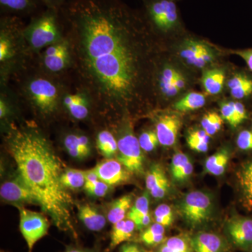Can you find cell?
<instances>
[{"mask_svg": "<svg viewBox=\"0 0 252 252\" xmlns=\"http://www.w3.org/2000/svg\"><path fill=\"white\" fill-rule=\"evenodd\" d=\"M81 91L109 110L154 96L160 46L154 31L118 0H72L63 10Z\"/></svg>", "mask_w": 252, "mask_h": 252, "instance_id": "cell-1", "label": "cell"}, {"mask_svg": "<svg viewBox=\"0 0 252 252\" xmlns=\"http://www.w3.org/2000/svg\"><path fill=\"white\" fill-rule=\"evenodd\" d=\"M6 144L16 162L18 177L34 193L54 224L59 229L74 233L72 196L61 182L64 170L49 141L34 127H12Z\"/></svg>", "mask_w": 252, "mask_h": 252, "instance_id": "cell-2", "label": "cell"}, {"mask_svg": "<svg viewBox=\"0 0 252 252\" xmlns=\"http://www.w3.org/2000/svg\"><path fill=\"white\" fill-rule=\"evenodd\" d=\"M54 75L44 72L32 76L23 85V94L30 103L41 115H51L56 112L65 92Z\"/></svg>", "mask_w": 252, "mask_h": 252, "instance_id": "cell-3", "label": "cell"}, {"mask_svg": "<svg viewBox=\"0 0 252 252\" xmlns=\"http://www.w3.org/2000/svg\"><path fill=\"white\" fill-rule=\"evenodd\" d=\"M23 29L14 20H4L0 31V67L1 82L18 69L30 53L24 40Z\"/></svg>", "mask_w": 252, "mask_h": 252, "instance_id": "cell-4", "label": "cell"}, {"mask_svg": "<svg viewBox=\"0 0 252 252\" xmlns=\"http://www.w3.org/2000/svg\"><path fill=\"white\" fill-rule=\"evenodd\" d=\"M23 37L31 53H38L64 37L55 9L34 18L23 31Z\"/></svg>", "mask_w": 252, "mask_h": 252, "instance_id": "cell-5", "label": "cell"}, {"mask_svg": "<svg viewBox=\"0 0 252 252\" xmlns=\"http://www.w3.org/2000/svg\"><path fill=\"white\" fill-rule=\"evenodd\" d=\"M179 209L187 224L192 228H197L210 220L213 210V201L208 193L195 190L184 197Z\"/></svg>", "mask_w": 252, "mask_h": 252, "instance_id": "cell-6", "label": "cell"}, {"mask_svg": "<svg viewBox=\"0 0 252 252\" xmlns=\"http://www.w3.org/2000/svg\"><path fill=\"white\" fill-rule=\"evenodd\" d=\"M147 11L154 31L168 34L180 29V15L173 0H150L147 4Z\"/></svg>", "mask_w": 252, "mask_h": 252, "instance_id": "cell-7", "label": "cell"}, {"mask_svg": "<svg viewBox=\"0 0 252 252\" xmlns=\"http://www.w3.org/2000/svg\"><path fill=\"white\" fill-rule=\"evenodd\" d=\"M117 140V160L127 172L140 175L143 172V150L130 126L124 127Z\"/></svg>", "mask_w": 252, "mask_h": 252, "instance_id": "cell-8", "label": "cell"}, {"mask_svg": "<svg viewBox=\"0 0 252 252\" xmlns=\"http://www.w3.org/2000/svg\"><path fill=\"white\" fill-rule=\"evenodd\" d=\"M17 207L19 210L20 230L27 243L29 252H32L35 244L48 234L49 220L40 213L23 206Z\"/></svg>", "mask_w": 252, "mask_h": 252, "instance_id": "cell-9", "label": "cell"}, {"mask_svg": "<svg viewBox=\"0 0 252 252\" xmlns=\"http://www.w3.org/2000/svg\"><path fill=\"white\" fill-rule=\"evenodd\" d=\"M41 66L44 72L51 75L61 74L72 66V51L67 38L48 46L41 57Z\"/></svg>", "mask_w": 252, "mask_h": 252, "instance_id": "cell-10", "label": "cell"}, {"mask_svg": "<svg viewBox=\"0 0 252 252\" xmlns=\"http://www.w3.org/2000/svg\"><path fill=\"white\" fill-rule=\"evenodd\" d=\"M179 67L171 63L162 62L160 60L154 77V95L165 100H170L179 95L175 88V77Z\"/></svg>", "mask_w": 252, "mask_h": 252, "instance_id": "cell-11", "label": "cell"}, {"mask_svg": "<svg viewBox=\"0 0 252 252\" xmlns=\"http://www.w3.org/2000/svg\"><path fill=\"white\" fill-rule=\"evenodd\" d=\"M182 125V119L176 113H163L157 117L155 131L159 143L165 147L175 145Z\"/></svg>", "mask_w": 252, "mask_h": 252, "instance_id": "cell-12", "label": "cell"}, {"mask_svg": "<svg viewBox=\"0 0 252 252\" xmlns=\"http://www.w3.org/2000/svg\"><path fill=\"white\" fill-rule=\"evenodd\" d=\"M226 233L235 247L250 251L252 247V218L235 217L230 219L226 224Z\"/></svg>", "mask_w": 252, "mask_h": 252, "instance_id": "cell-13", "label": "cell"}, {"mask_svg": "<svg viewBox=\"0 0 252 252\" xmlns=\"http://www.w3.org/2000/svg\"><path fill=\"white\" fill-rule=\"evenodd\" d=\"M0 195L5 201L14 203L16 207L22 203L39 205L35 195L18 176L14 180L6 181L1 185Z\"/></svg>", "mask_w": 252, "mask_h": 252, "instance_id": "cell-14", "label": "cell"}, {"mask_svg": "<svg viewBox=\"0 0 252 252\" xmlns=\"http://www.w3.org/2000/svg\"><path fill=\"white\" fill-rule=\"evenodd\" d=\"M212 45L197 39H187L177 48V55L182 63L194 69H201L202 55Z\"/></svg>", "mask_w": 252, "mask_h": 252, "instance_id": "cell-15", "label": "cell"}, {"mask_svg": "<svg viewBox=\"0 0 252 252\" xmlns=\"http://www.w3.org/2000/svg\"><path fill=\"white\" fill-rule=\"evenodd\" d=\"M125 167L117 159L106 158L94 167L98 178L109 186L122 183L127 179Z\"/></svg>", "mask_w": 252, "mask_h": 252, "instance_id": "cell-16", "label": "cell"}, {"mask_svg": "<svg viewBox=\"0 0 252 252\" xmlns=\"http://www.w3.org/2000/svg\"><path fill=\"white\" fill-rule=\"evenodd\" d=\"M146 187L155 199H162L170 190V182L163 168L159 164H154L146 175Z\"/></svg>", "mask_w": 252, "mask_h": 252, "instance_id": "cell-17", "label": "cell"}, {"mask_svg": "<svg viewBox=\"0 0 252 252\" xmlns=\"http://www.w3.org/2000/svg\"><path fill=\"white\" fill-rule=\"evenodd\" d=\"M91 100L83 91L74 94H64L63 106L69 112V115L78 121H82L89 117L90 113Z\"/></svg>", "mask_w": 252, "mask_h": 252, "instance_id": "cell-18", "label": "cell"}, {"mask_svg": "<svg viewBox=\"0 0 252 252\" xmlns=\"http://www.w3.org/2000/svg\"><path fill=\"white\" fill-rule=\"evenodd\" d=\"M194 252H226L224 239L216 233L200 232L190 238Z\"/></svg>", "mask_w": 252, "mask_h": 252, "instance_id": "cell-19", "label": "cell"}, {"mask_svg": "<svg viewBox=\"0 0 252 252\" xmlns=\"http://www.w3.org/2000/svg\"><path fill=\"white\" fill-rule=\"evenodd\" d=\"M63 144L69 156L79 160L89 157L91 152L90 140L86 135L77 132L67 134Z\"/></svg>", "mask_w": 252, "mask_h": 252, "instance_id": "cell-20", "label": "cell"}, {"mask_svg": "<svg viewBox=\"0 0 252 252\" xmlns=\"http://www.w3.org/2000/svg\"><path fill=\"white\" fill-rule=\"evenodd\" d=\"M127 218L135 223L136 229L144 230L150 225L152 217L149 215V198L147 193L136 200L127 213Z\"/></svg>", "mask_w": 252, "mask_h": 252, "instance_id": "cell-21", "label": "cell"}, {"mask_svg": "<svg viewBox=\"0 0 252 252\" xmlns=\"http://www.w3.org/2000/svg\"><path fill=\"white\" fill-rule=\"evenodd\" d=\"M237 178L244 206L252 211V160L240 167Z\"/></svg>", "mask_w": 252, "mask_h": 252, "instance_id": "cell-22", "label": "cell"}, {"mask_svg": "<svg viewBox=\"0 0 252 252\" xmlns=\"http://www.w3.org/2000/svg\"><path fill=\"white\" fill-rule=\"evenodd\" d=\"M78 215L86 228L91 231H100L107 223L105 217L89 203L83 204L79 207Z\"/></svg>", "mask_w": 252, "mask_h": 252, "instance_id": "cell-23", "label": "cell"}, {"mask_svg": "<svg viewBox=\"0 0 252 252\" xmlns=\"http://www.w3.org/2000/svg\"><path fill=\"white\" fill-rule=\"evenodd\" d=\"M170 170L176 182H183L190 178L193 172V165L187 154L177 152L172 157Z\"/></svg>", "mask_w": 252, "mask_h": 252, "instance_id": "cell-24", "label": "cell"}, {"mask_svg": "<svg viewBox=\"0 0 252 252\" xmlns=\"http://www.w3.org/2000/svg\"><path fill=\"white\" fill-rule=\"evenodd\" d=\"M225 79L224 69L221 68H212L204 71L202 84L207 94L217 95L223 91Z\"/></svg>", "mask_w": 252, "mask_h": 252, "instance_id": "cell-25", "label": "cell"}, {"mask_svg": "<svg viewBox=\"0 0 252 252\" xmlns=\"http://www.w3.org/2000/svg\"><path fill=\"white\" fill-rule=\"evenodd\" d=\"M230 95L234 99H243L252 95V78L239 72L228 81Z\"/></svg>", "mask_w": 252, "mask_h": 252, "instance_id": "cell-26", "label": "cell"}, {"mask_svg": "<svg viewBox=\"0 0 252 252\" xmlns=\"http://www.w3.org/2000/svg\"><path fill=\"white\" fill-rule=\"evenodd\" d=\"M135 230V223L128 218L113 224L111 232L110 248H115L118 245L130 240Z\"/></svg>", "mask_w": 252, "mask_h": 252, "instance_id": "cell-27", "label": "cell"}, {"mask_svg": "<svg viewBox=\"0 0 252 252\" xmlns=\"http://www.w3.org/2000/svg\"><path fill=\"white\" fill-rule=\"evenodd\" d=\"M230 159L228 149H222L207 158L205 163V170L210 175L220 176L225 171Z\"/></svg>", "mask_w": 252, "mask_h": 252, "instance_id": "cell-28", "label": "cell"}, {"mask_svg": "<svg viewBox=\"0 0 252 252\" xmlns=\"http://www.w3.org/2000/svg\"><path fill=\"white\" fill-rule=\"evenodd\" d=\"M132 196L126 195L113 202L107 212V220L109 221L114 224L125 220L132 207Z\"/></svg>", "mask_w": 252, "mask_h": 252, "instance_id": "cell-29", "label": "cell"}, {"mask_svg": "<svg viewBox=\"0 0 252 252\" xmlns=\"http://www.w3.org/2000/svg\"><path fill=\"white\" fill-rule=\"evenodd\" d=\"M96 146L106 158H112L118 152V140L110 131H100L96 137Z\"/></svg>", "mask_w": 252, "mask_h": 252, "instance_id": "cell-30", "label": "cell"}, {"mask_svg": "<svg viewBox=\"0 0 252 252\" xmlns=\"http://www.w3.org/2000/svg\"><path fill=\"white\" fill-rule=\"evenodd\" d=\"M206 97L203 94L198 92H190L175 102L174 108L181 112L195 111L203 107L206 104Z\"/></svg>", "mask_w": 252, "mask_h": 252, "instance_id": "cell-31", "label": "cell"}, {"mask_svg": "<svg viewBox=\"0 0 252 252\" xmlns=\"http://www.w3.org/2000/svg\"><path fill=\"white\" fill-rule=\"evenodd\" d=\"M157 252H194L190 239L185 235H175L166 238Z\"/></svg>", "mask_w": 252, "mask_h": 252, "instance_id": "cell-32", "label": "cell"}, {"mask_svg": "<svg viewBox=\"0 0 252 252\" xmlns=\"http://www.w3.org/2000/svg\"><path fill=\"white\" fill-rule=\"evenodd\" d=\"M165 227L155 222L142 231L140 240L147 246H158L165 241Z\"/></svg>", "mask_w": 252, "mask_h": 252, "instance_id": "cell-33", "label": "cell"}, {"mask_svg": "<svg viewBox=\"0 0 252 252\" xmlns=\"http://www.w3.org/2000/svg\"><path fill=\"white\" fill-rule=\"evenodd\" d=\"M61 182L67 189L82 188L86 183V171L77 169H66L61 176Z\"/></svg>", "mask_w": 252, "mask_h": 252, "instance_id": "cell-34", "label": "cell"}, {"mask_svg": "<svg viewBox=\"0 0 252 252\" xmlns=\"http://www.w3.org/2000/svg\"><path fill=\"white\" fill-rule=\"evenodd\" d=\"M210 136L203 130H195L189 132L187 142L190 149L199 152L205 153L208 151Z\"/></svg>", "mask_w": 252, "mask_h": 252, "instance_id": "cell-35", "label": "cell"}, {"mask_svg": "<svg viewBox=\"0 0 252 252\" xmlns=\"http://www.w3.org/2000/svg\"><path fill=\"white\" fill-rule=\"evenodd\" d=\"M223 118L216 112H209L204 115L201 121L203 130L210 136L215 135L221 128Z\"/></svg>", "mask_w": 252, "mask_h": 252, "instance_id": "cell-36", "label": "cell"}, {"mask_svg": "<svg viewBox=\"0 0 252 252\" xmlns=\"http://www.w3.org/2000/svg\"><path fill=\"white\" fill-rule=\"evenodd\" d=\"M155 222L164 227L170 226L173 223L174 214L171 207L167 204H161L157 207L154 212Z\"/></svg>", "mask_w": 252, "mask_h": 252, "instance_id": "cell-37", "label": "cell"}, {"mask_svg": "<svg viewBox=\"0 0 252 252\" xmlns=\"http://www.w3.org/2000/svg\"><path fill=\"white\" fill-rule=\"evenodd\" d=\"M138 140L141 148L146 152H152L160 144L157 132L154 130H147L142 132Z\"/></svg>", "mask_w": 252, "mask_h": 252, "instance_id": "cell-38", "label": "cell"}, {"mask_svg": "<svg viewBox=\"0 0 252 252\" xmlns=\"http://www.w3.org/2000/svg\"><path fill=\"white\" fill-rule=\"evenodd\" d=\"M4 9L14 12L28 11L34 6V0H0Z\"/></svg>", "mask_w": 252, "mask_h": 252, "instance_id": "cell-39", "label": "cell"}, {"mask_svg": "<svg viewBox=\"0 0 252 252\" xmlns=\"http://www.w3.org/2000/svg\"><path fill=\"white\" fill-rule=\"evenodd\" d=\"M109 186L100 180L86 182L84 189L88 193L95 197H104L108 192Z\"/></svg>", "mask_w": 252, "mask_h": 252, "instance_id": "cell-40", "label": "cell"}, {"mask_svg": "<svg viewBox=\"0 0 252 252\" xmlns=\"http://www.w3.org/2000/svg\"><path fill=\"white\" fill-rule=\"evenodd\" d=\"M221 117L233 127H238L235 118L234 102H222L220 106Z\"/></svg>", "mask_w": 252, "mask_h": 252, "instance_id": "cell-41", "label": "cell"}, {"mask_svg": "<svg viewBox=\"0 0 252 252\" xmlns=\"http://www.w3.org/2000/svg\"><path fill=\"white\" fill-rule=\"evenodd\" d=\"M236 144L240 150L252 152V131H241L237 137Z\"/></svg>", "mask_w": 252, "mask_h": 252, "instance_id": "cell-42", "label": "cell"}, {"mask_svg": "<svg viewBox=\"0 0 252 252\" xmlns=\"http://www.w3.org/2000/svg\"><path fill=\"white\" fill-rule=\"evenodd\" d=\"M234 107L237 126H238L248 119V112L242 102H234Z\"/></svg>", "mask_w": 252, "mask_h": 252, "instance_id": "cell-43", "label": "cell"}, {"mask_svg": "<svg viewBox=\"0 0 252 252\" xmlns=\"http://www.w3.org/2000/svg\"><path fill=\"white\" fill-rule=\"evenodd\" d=\"M230 53L243 59L252 72V49L235 50L230 51Z\"/></svg>", "mask_w": 252, "mask_h": 252, "instance_id": "cell-44", "label": "cell"}, {"mask_svg": "<svg viewBox=\"0 0 252 252\" xmlns=\"http://www.w3.org/2000/svg\"><path fill=\"white\" fill-rule=\"evenodd\" d=\"M119 252H144V251L136 244L126 243L122 245Z\"/></svg>", "mask_w": 252, "mask_h": 252, "instance_id": "cell-45", "label": "cell"}, {"mask_svg": "<svg viewBox=\"0 0 252 252\" xmlns=\"http://www.w3.org/2000/svg\"><path fill=\"white\" fill-rule=\"evenodd\" d=\"M49 6L50 9H56L63 4L64 0H43Z\"/></svg>", "mask_w": 252, "mask_h": 252, "instance_id": "cell-46", "label": "cell"}, {"mask_svg": "<svg viewBox=\"0 0 252 252\" xmlns=\"http://www.w3.org/2000/svg\"><path fill=\"white\" fill-rule=\"evenodd\" d=\"M64 252H91L87 251V250H82V249L76 248H68Z\"/></svg>", "mask_w": 252, "mask_h": 252, "instance_id": "cell-47", "label": "cell"}, {"mask_svg": "<svg viewBox=\"0 0 252 252\" xmlns=\"http://www.w3.org/2000/svg\"><path fill=\"white\" fill-rule=\"evenodd\" d=\"M250 252H252V247L251 250H250Z\"/></svg>", "mask_w": 252, "mask_h": 252, "instance_id": "cell-48", "label": "cell"}]
</instances>
